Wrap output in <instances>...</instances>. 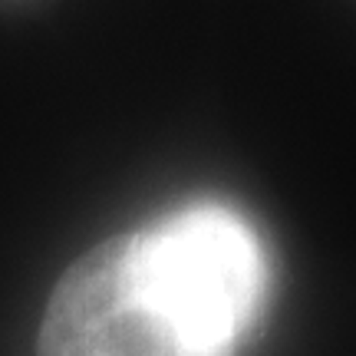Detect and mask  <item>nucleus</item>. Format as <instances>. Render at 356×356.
Masks as SVG:
<instances>
[{"instance_id": "obj_1", "label": "nucleus", "mask_w": 356, "mask_h": 356, "mask_svg": "<svg viewBox=\"0 0 356 356\" xmlns=\"http://www.w3.org/2000/svg\"><path fill=\"white\" fill-rule=\"evenodd\" d=\"M241 340L149 225L66 267L40 320L37 356H238Z\"/></svg>"}]
</instances>
